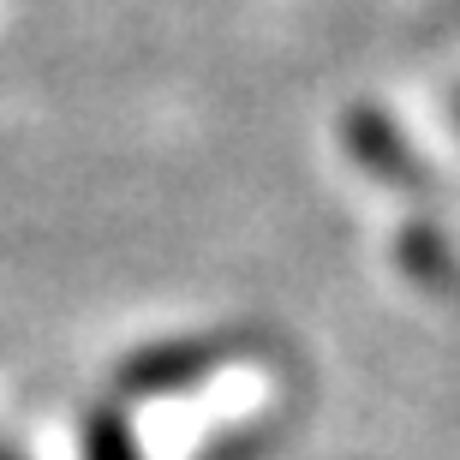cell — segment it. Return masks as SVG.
<instances>
[{"mask_svg": "<svg viewBox=\"0 0 460 460\" xmlns=\"http://www.w3.org/2000/svg\"><path fill=\"white\" fill-rule=\"evenodd\" d=\"M84 448H90V460H137V448H132V437H126L119 419H96L90 437H84Z\"/></svg>", "mask_w": 460, "mask_h": 460, "instance_id": "1", "label": "cell"}, {"mask_svg": "<svg viewBox=\"0 0 460 460\" xmlns=\"http://www.w3.org/2000/svg\"><path fill=\"white\" fill-rule=\"evenodd\" d=\"M0 460H18V455H6V448H0Z\"/></svg>", "mask_w": 460, "mask_h": 460, "instance_id": "2", "label": "cell"}]
</instances>
